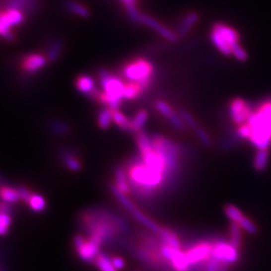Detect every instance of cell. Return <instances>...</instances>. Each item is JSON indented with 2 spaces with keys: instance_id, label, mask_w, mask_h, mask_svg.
<instances>
[{
  "instance_id": "1",
  "label": "cell",
  "mask_w": 271,
  "mask_h": 271,
  "mask_svg": "<svg viewBox=\"0 0 271 271\" xmlns=\"http://www.w3.org/2000/svg\"><path fill=\"white\" fill-rule=\"evenodd\" d=\"M242 140H247L256 150L271 147V98L258 103L249 120L236 128Z\"/></svg>"
},
{
  "instance_id": "2",
  "label": "cell",
  "mask_w": 271,
  "mask_h": 271,
  "mask_svg": "<svg viewBox=\"0 0 271 271\" xmlns=\"http://www.w3.org/2000/svg\"><path fill=\"white\" fill-rule=\"evenodd\" d=\"M81 223L89 237L102 245L113 241L118 232L126 231V222L117 215L104 209L87 210L81 216Z\"/></svg>"
},
{
  "instance_id": "3",
  "label": "cell",
  "mask_w": 271,
  "mask_h": 271,
  "mask_svg": "<svg viewBox=\"0 0 271 271\" xmlns=\"http://www.w3.org/2000/svg\"><path fill=\"white\" fill-rule=\"evenodd\" d=\"M99 77L104 93H98L96 99L101 103L108 105L110 109L118 110L122 99L124 98L125 84L118 76L113 75L106 69H101L99 71Z\"/></svg>"
},
{
  "instance_id": "4",
  "label": "cell",
  "mask_w": 271,
  "mask_h": 271,
  "mask_svg": "<svg viewBox=\"0 0 271 271\" xmlns=\"http://www.w3.org/2000/svg\"><path fill=\"white\" fill-rule=\"evenodd\" d=\"M210 37L215 48L225 57L232 56V49L240 43L241 39L240 33L235 28L223 22L213 24Z\"/></svg>"
},
{
  "instance_id": "5",
  "label": "cell",
  "mask_w": 271,
  "mask_h": 271,
  "mask_svg": "<svg viewBox=\"0 0 271 271\" xmlns=\"http://www.w3.org/2000/svg\"><path fill=\"white\" fill-rule=\"evenodd\" d=\"M153 66L146 60L138 59L127 64L123 68V75L131 82H138L143 90L151 83Z\"/></svg>"
},
{
  "instance_id": "6",
  "label": "cell",
  "mask_w": 271,
  "mask_h": 271,
  "mask_svg": "<svg viewBox=\"0 0 271 271\" xmlns=\"http://www.w3.org/2000/svg\"><path fill=\"white\" fill-rule=\"evenodd\" d=\"M154 149L160 153L165 159L168 169L171 174H175L178 168V155L179 151L177 146L164 137L156 136L153 138Z\"/></svg>"
},
{
  "instance_id": "7",
  "label": "cell",
  "mask_w": 271,
  "mask_h": 271,
  "mask_svg": "<svg viewBox=\"0 0 271 271\" xmlns=\"http://www.w3.org/2000/svg\"><path fill=\"white\" fill-rule=\"evenodd\" d=\"M224 214L231 223H235L239 227L249 235H257L259 228L254 221L248 218L237 206L234 204H227L224 207Z\"/></svg>"
},
{
  "instance_id": "8",
  "label": "cell",
  "mask_w": 271,
  "mask_h": 271,
  "mask_svg": "<svg viewBox=\"0 0 271 271\" xmlns=\"http://www.w3.org/2000/svg\"><path fill=\"white\" fill-rule=\"evenodd\" d=\"M73 244L77 255L83 262L95 263L97 257L100 255V249L102 246L100 242L90 237L84 239L81 235H75Z\"/></svg>"
},
{
  "instance_id": "9",
  "label": "cell",
  "mask_w": 271,
  "mask_h": 271,
  "mask_svg": "<svg viewBox=\"0 0 271 271\" xmlns=\"http://www.w3.org/2000/svg\"><path fill=\"white\" fill-rule=\"evenodd\" d=\"M229 116L237 127L245 124L253 113L254 106L242 98H234L229 104Z\"/></svg>"
},
{
  "instance_id": "10",
  "label": "cell",
  "mask_w": 271,
  "mask_h": 271,
  "mask_svg": "<svg viewBox=\"0 0 271 271\" xmlns=\"http://www.w3.org/2000/svg\"><path fill=\"white\" fill-rule=\"evenodd\" d=\"M212 257L217 259L218 261L228 265L236 263L239 259L238 249L233 246L230 242L218 241L213 244L212 248Z\"/></svg>"
},
{
  "instance_id": "11",
  "label": "cell",
  "mask_w": 271,
  "mask_h": 271,
  "mask_svg": "<svg viewBox=\"0 0 271 271\" xmlns=\"http://www.w3.org/2000/svg\"><path fill=\"white\" fill-rule=\"evenodd\" d=\"M212 248L213 244H210L209 242H201L186 251V256L191 266L207 261L212 255Z\"/></svg>"
},
{
  "instance_id": "12",
  "label": "cell",
  "mask_w": 271,
  "mask_h": 271,
  "mask_svg": "<svg viewBox=\"0 0 271 271\" xmlns=\"http://www.w3.org/2000/svg\"><path fill=\"white\" fill-rule=\"evenodd\" d=\"M142 23H144L145 25H147L148 27L152 28L153 30L157 31L160 35H162L164 38H166L167 40L171 41V42H175L178 40V35L173 32L171 29H169L168 27L164 26L163 24H161L158 20H156L153 17H150L148 15H144L142 14Z\"/></svg>"
},
{
  "instance_id": "13",
  "label": "cell",
  "mask_w": 271,
  "mask_h": 271,
  "mask_svg": "<svg viewBox=\"0 0 271 271\" xmlns=\"http://www.w3.org/2000/svg\"><path fill=\"white\" fill-rule=\"evenodd\" d=\"M155 107L159 113H161L164 117H166L170 123L178 130H184V122L181 119L180 116H177L172 108L164 101H158L155 104Z\"/></svg>"
},
{
  "instance_id": "14",
  "label": "cell",
  "mask_w": 271,
  "mask_h": 271,
  "mask_svg": "<svg viewBox=\"0 0 271 271\" xmlns=\"http://www.w3.org/2000/svg\"><path fill=\"white\" fill-rule=\"evenodd\" d=\"M48 64V60L41 55H29L22 61V68L28 72H35Z\"/></svg>"
},
{
  "instance_id": "15",
  "label": "cell",
  "mask_w": 271,
  "mask_h": 271,
  "mask_svg": "<svg viewBox=\"0 0 271 271\" xmlns=\"http://www.w3.org/2000/svg\"><path fill=\"white\" fill-rule=\"evenodd\" d=\"M75 85H76V88L83 95H87V96L96 98L97 94L99 93L96 89V83L92 76H88V75L78 76L75 81Z\"/></svg>"
},
{
  "instance_id": "16",
  "label": "cell",
  "mask_w": 271,
  "mask_h": 271,
  "mask_svg": "<svg viewBox=\"0 0 271 271\" xmlns=\"http://www.w3.org/2000/svg\"><path fill=\"white\" fill-rule=\"evenodd\" d=\"M130 213L132 214V216L137 220L139 223L143 224L144 226H146V227L153 233L155 234H159V232L161 231L162 227L160 225H158L154 220H152L150 217H148L145 213H143L141 210H139L137 207H134Z\"/></svg>"
},
{
  "instance_id": "17",
  "label": "cell",
  "mask_w": 271,
  "mask_h": 271,
  "mask_svg": "<svg viewBox=\"0 0 271 271\" xmlns=\"http://www.w3.org/2000/svg\"><path fill=\"white\" fill-rule=\"evenodd\" d=\"M37 6V0H7L5 9H15L22 13H31Z\"/></svg>"
},
{
  "instance_id": "18",
  "label": "cell",
  "mask_w": 271,
  "mask_h": 271,
  "mask_svg": "<svg viewBox=\"0 0 271 271\" xmlns=\"http://www.w3.org/2000/svg\"><path fill=\"white\" fill-rule=\"evenodd\" d=\"M269 158H270L269 149L256 150L253 160H252V167H253L254 171H256L258 173L264 172L268 167Z\"/></svg>"
},
{
  "instance_id": "19",
  "label": "cell",
  "mask_w": 271,
  "mask_h": 271,
  "mask_svg": "<svg viewBox=\"0 0 271 271\" xmlns=\"http://www.w3.org/2000/svg\"><path fill=\"white\" fill-rule=\"evenodd\" d=\"M199 18H200L199 14L197 12L188 13L178 27L179 35H181V36L186 35L190 31V29L198 22Z\"/></svg>"
},
{
  "instance_id": "20",
  "label": "cell",
  "mask_w": 271,
  "mask_h": 271,
  "mask_svg": "<svg viewBox=\"0 0 271 271\" xmlns=\"http://www.w3.org/2000/svg\"><path fill=\"white\" fill-rule=\"evenodd\" d=\"M241 141L242 139L239 137V135L235 130L232 133L228 134L227 136H225V137L220 141L219 147L222 151H229L238 146L241 143Z\"/></svg>"
},
{
  "instance_id": "21",
  "label": "cell",
  "mask_w": 271,
  "mask_h": 271,
  "mask_svg": "<svg viewBox=\"0 0 271 271\" xmlns=\"http://www.w3.org/2000/svg\"><path fill=\"white\" fill-rule=\"evenodd\" d=\"M158 236L160 237V240L163 242L164 245H167L174 249H181V244L177 235L171 230L162 227Z\"/></svg>"
},
{
  "instance_id": "22",
  "label": "cell",
  "mask_w": 271,
  "mask_h": 271,
  "mask_svg": "<svg viewBox=\"0 0 271 271\" xmlns=\"http://www.w3.org/2000/svg\"><path fill=\"white\" fill-rule=\"evenodd\" d=\"M128 173L122 168L119 167L116 169L115 175H116V186L117 188L122 191L125 194H128L130 192V185H129V177L127 175Z\"/></svg>"
},
{
  "instance_id": "23",
  "label": "cell",
  "mask_w": 271,
  "mask_h": 271,
  "mask_svg": "<svg viewBox=\"0 0 271 271\" xmlns=\"http://www.w3.org/2000/svg\"><path fill=\"white\" fill-rule=\"evenodd\" d=\"M65 6L68 11L74 13L75 15H77L79 17L87 18L89 16V10L84 5H82L76 1H73V0H67L66 3H65Z\"/></svg>"
},
{
  "instance_id": "24",
  "label": "cell",
  "mask_w": 271,
  "mask_h": 271,
  "mask_svg": "<svg viewBox=\"0 0 271 271\" xmlns=\"http://www.w3.org/2000/svg\"><path fill=\"white\" fill-rule=\"evenodd\" d=\"M242 229L235 223H231L229 226V242L237 249L242 244Z\"/></svg>"
},
{
  "instance_id": "25",
  "label": "cell",
  "mask_w": 271,
  "mask_h": 271,
  "mask_svg": "<svg viewBox=\"0 0 271 271\" xmlns=\"http://www.w3.org/2000/svg\"><path fill=\"white\" fill-rule=\"evenodd\" d=\"M1 198H2V201L7 204L15 203V202L21 200L18 189H14V188H11L8 186H2Z\"/></svg>"
},
{
  "instance_id": "26",
  "label": "cell",
  "mask_w": 271,
  "mask_h": 271,
  "mask_svg": "<svg viewBox=\"0 0 271 271\" xmlns=\"http://www.w3.org/2000/svg\"><path fill=\"white\" fill-rule=\"evenodd\" d=\"M142 92H143V89L138 82H130L128 84H125L124 99L134 100L136 98H138Z\"/></svg>"
},
{
  "instance_id": "27",
  "label": "cell",
  "mask_w": 271,
  "mask_h": 271,
  "mask_svg": "<svg viewBox=\"0 0 271 271\" xmlns=\"http://www.w3.org/2000/svg\"><path fill=\"white\" fill-rule=\"evenodd\" d=\"M95 263L100 271H118L113 264L112 258H110L106 254L100 253V255L97 257Z\"/></svg>"
},
{
  "instance_id": "28",
  "label": "cell",
  "mask_w": 271,
  "mask_h": 271,
  "mask_svg": "<svg viewBox=\"0 0 271 271\" xmlns=\"http://www.w3.org/2000/svg\"><path fill=\"white\" fill-rule=\"evenodd\" d=\"M113 120L115 124L121 128L124 131L128 132H133L132 130V122H130L127 117H125L121 112L118 110H113Z\"/></svg>"
},
{
  "instance_id": "29",
  "label": "cell",
  "mask_w": 271,
  "mask_h": 271,
  "mask_svg": "<svg viewBox=\"0 0 271 271\" xmlns=\"http://www.w3.org/2000/svg\"><path fill=\"white\" fill-rule=\"evenodd\" d=\"M148 119V113L146 110H140L136 114L135 118L132 121V130L133 132H140Z\"/></svg>"
},
{
  "instance_id": "30",
  "label": "cell",
  "mask_w": 271,
  "mask_h": 271,
  "mask_svg": "<svg viewBox=\"0 0 271 271\" xmlns=\"http://www.w3.org/2000/svg\"><path fill=\"white\" fill-rule=\"evenodd\" d=\"M113 110L112 109H104L100 112L98 116V124L99 127L103 130H107L110 128L113 122Z\"/></svg>"
},
{
  "instance_id": "31",
  "label": "cell",
  "mask_w": 271,
  "mask_h": 271,
  "mask_svg": "<svg viewBox=\"0 0 271 271\" xmlns=\"http://www.w3.org/2000/svg\"><path fill=\"white\" fill-rule=\"evenodd\" d=\"M27 204L34 212H42L47 208V201L42 196L37 194H32Z\"/></svg>"
},
{
  "instance_id": "32",
  "label": "cell",
  "mask_w": 271,
  "mask_h": 271,
  "mask_svg": "<svg viewBox=\"0 0 271 271\" xmlns=\"http://www.w3.org/2000/svg\"><path fill=\"white\" fill-rule=\"evenodd\" d=\"M50 129L57 135H67L71 132V127L62 121H53L50 123Z\"/></svg>"
},
{
  "instance_id": "33",
  "label": "cell",
  "mask_w": 271,
  "mask_h": 271,
  "mask_svg": "<svg viewBox=\"0 0 271 271\" xmlns=\"http://www.w3.org/2000/svg\"><path fill=\"white\" fill-rule=\"evenodd\" d=\"M12 26L20 24L24 20V15L21 11L15 9H5L2 11Z\"/></svg>"
},
{
  "instance_id": "34",
  "label": "cell",
  "mask_w": 271,
  "mask_h": 271,
  "mask_svg": "<svg viewBox=\"0 0 271 271\" xmlns=\"http://www.w3.org/2000/svg\"><path fill=\"white\" fill-rule=\"evenodd\" d=\"M63 160H64V163L66 164L67 168L69 169L70 171L77 172V171H79L81 169L80 162L76 159V157H74L70 153H64L63 154Z\"/></svg>"
},
{
  "instance_id": "35",
  "label": "cell",
  "mask_w": 271,
  "mask_h": 271,
  "mask_svg": "<svg viewBox=\"0 0 271 271\" xmlns=\"http://www.w3.org/2000/svg\"><path fill=\"white\" fill-rule=\"evenodd\" d=\"M10 225H11L10 214L6 210H1V214H0V234L2 236L6 235L8 233Z\"/></svg>"
},
{
  "instance_id": "36",
  "label": "cell",
  "mask_w": 271,
  "mask_h": 271,
  "mask_svg": "<svg viewBox=\"0 0 271 271\" xmlns=\"http://www.w3.org/2000/svg\"><path fill=\"white\" fill-rule=\"evenodd\" d=\"M64 50V44L61 41H55L48 51V60L50 62H56L59 60Z\"/></svg>"
},
{
  "instance_id": "37",
  "label": "cell",
  "mask_w": 271,
  "mask_h": 271,
  "mask_svg": "<svg viewBox=\"0 0 271 271\" xmlns=\"http://www.w3.org/2000/svg\"><path fill=\"white\" fill-rule=\"evenodd\" d=\"M204 271H227V265L218 261L214 257H210L205 264Z\"/></svg>"
},
{
  "instance_id": "38",
  "label": "cell",
  "mask_w": 271,
  "mask_h": 271,
  "mask_svg": "<svg viewBox=\"0 0 271 271\" xmlns=\"http://www.w3.org/2000/svg\"><path fill=\"white\" fill-rule=\"evenodd\" d=\"M194 131H195V134L197 136V138L200 140V142L204 146H206V147H211L212 146V143H213L212 139H211V137L209 136V134L203 128H201L200 126H198Z\"/></svg>"
},
{
  "instance_id": "39",
  "label": "cell",
  "mask_w": 271,
  "mask_h": 271,
  "mask_svg": "<svg viewBox=\"0 0 271 271\" xmlns=\"http://www.w3.org/2000/svg\"><path fill=\"white\" fill-rule=\"evenodd\" d=\"M232 56L240 63H245L248 61V54L241 43L235 45L232 49Z\"/></svg>"
},
{
  "instance_id": "40",
  "label": "cell",
  "mask_w": 271,
  "mask_h": 271,
  "mask_svg": "<svg viewBox=\"0 0 271 271\" xmlns=\"http://www.w3.org/2000/svg\"><path fill=\"white\" fill-rule=\"evenodd\" d=\"M127 10H128V13H129V16L130 18L136 22V23H142V13H140V11L138 10L137 6H136V4H129V5H125Z\"/></svg>"
},
{
  "instance_id": "41",
  "label": "cell",
  "mask_w": 271,
  "mask_h": 271,
  "mask_svg": "<svg viewBox=\"0 0 271 271\" xmlns=\"http://www.w3.org/2000/svg\"><path fill=\"white\" fill-rule=\"evenodd\" d=\"M180 117H181V119H182L183 120V122L186 124V125H188L189 127H191L192 129H196L199 125L197 124V122L195 121V119L188 113V112H186V111H181L180 112Z\"/></svg>"
},
{
  "instance_id": "42",
  "label": "cell",
  "mask_w": 271,
  "mask_h": 271,
  "mask_svg": "<svg viewBox=\"0 0 271 271\" xmlns=\"http://www.w3.org/2000/svg\"><path fill=\"white\" fill-rule=\"evenodd\" d=\"M18 192H19V194H20V199H21L22 201L26 202V203L29 201L30 197L32 196V193H31L27 188H25V187H23V186H21V187L18 188Z\"/></svg>"
},
{
  "instance_id": "43",
  "label": "cell",
  "mask_w": 271,
  "mask_h": 271,
  "mask_svg": "<svg viewBox=\"0 0 271 271\" xmlns=\"http://www.w3.org/2000/svg\"><path fill=\"white\" fill-rule=\"evenodd\" d=\"M112 261H113V264L114 266L116 267L117 270H121L125 267L126 265V262L125 260L122 258V257H119V256H115L112 258Z\"/></svg>"
},
{
  "instance_id": "44",
  "label": "cell",
  "mask_w": 271,
  "mask_h": 271,
  "mask_svg": "<svg viewBox=\"0 0 271 271\" xmlns=\"http://www.w3.org/2000/svg\"><path fill=\"white\" fill-rule=\"evenodd\" d=\"M125 5H129V4H136V0H122Z\"/></svg>"
}]
</instances>
